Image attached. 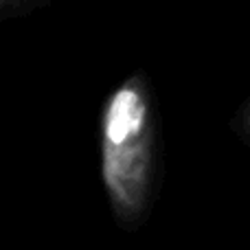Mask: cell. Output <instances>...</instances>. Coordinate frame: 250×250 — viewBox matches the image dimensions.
I'll return each mask as SVG.
<instances>
[{
    "instance_id": "cell-1",
    "label": "cell",
    "mask_w": 250,
    "mask_h": 250,
    "mask_svg": "<svg viewBox=\"0 0 250 250\" xmlns=\"http://www.w3.org/2000/svg\"><path fill=\"white\" fill-rule=\"evenodd\" d=\"M99 154L114 222L125 230L138 229L160 187V114L145 70H134L104 101Z\"/></svg>"
},
{
    "instance_id": "cell-2",
    "label": "cell",
    "mask_w": 250,
    "mask_h": 250,
    "mask_svg": "<svg viewBox=\"0 0 250 250\" xmlns=\"http://www.w3.org/2000/svg\"><path fill=\"white\" fill-rule=\"evenodd\" d=\"M230 125H233V132L239 136V141L250 147V97L239 104Z\"/></svg>"
},
{
    "instance_id": "cell-3",
    "label": "cell",
    "mask_w": 250,
    "mask_h": 250,
    "mask_svg": "<svg viewBox=\"0 0 250 250\" xmlns=\"http://www.w3.org/2000/svg\"><path fill=\"white\" fill-rule=\"evenodd\" d=\"M42 0H0V18L4 22L11 18H20L24 13L33 11Z\"/></svg>"
}]
</instances>
